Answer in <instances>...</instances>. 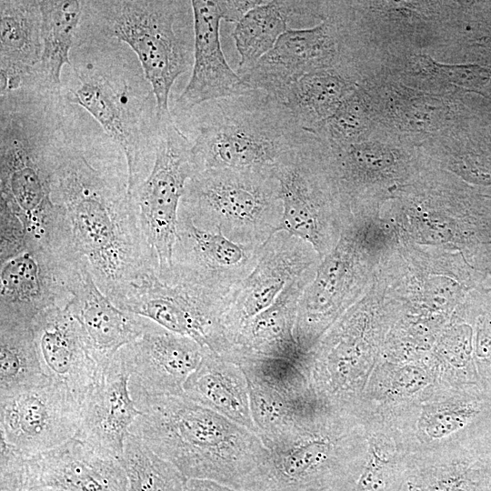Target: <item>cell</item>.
I'll return each mask as SVG.
<instances>
[{
    "label": "cell",
    "mask_w": 491,
    "mask_h": 491,
    "mask_svg": "<svg viewBox=\"0 0 491 491\" xmlns=\"http://www.w3.org/2000/svg\"><path fill=\"white\" fill-rule=\"evenodd\" d=\"M261 248L262 245L238 244L220 232L199 228L179 211L170 284L202 288L225 305L231 291L255 268Z\"/></svg>",
    "instance_id": "obj_15"
},
{
    "label": "cell",
    "mask_w": 491,
    "mask_h": 491,
    "mask_svg": "<svg viewBox=\"0 0 491 491\" xmlns=\"http://www.w3.org/2000/svg\"><path fill=\"white\" fill-rule=\"evenodd\" d=\"M261 441L268 457L246 491H351L366 456L358 415L323 404Z\"/></svg>",
    "instance_id": "obj_6"
},
{
    "label": "cell",
    "mask_w": 491,
    "mask_h": 491,
    "mask_svg": "<svg viewBox=\"0 0 491 491\" xmlns=\"http://www.w3.org/2000/svg\"><path fill=\"white\" fill-rule=\"evenodd\" d=\"M128 491H185L187 478L140 438L129 434L120 458Z\"/></svg>",
    "instance_id": "obj_31"
},
{
    "label": "cell",
    "mask_w": 491,
    "mask_h": 491,
    "mask_svg": "<svg viewBox=\"0 0 491 491\" xmlns=\"http://www.w3.org/2000/svg\"><path fill=\"white\" fill-rule=\"evenodd\" d=\"M194 174L215 168L274 167L316 135L276 97L257 89L200 105L179 115ZM193 174V175H194Z\"/></svg>",
    "instance_id": "obj_5"
},
{
    "label": "cell",
    "mask_w": 491,
    "mask_h": 491,
    "mask_svg": "<svg viewBox=\"0 0 491 491\" xmlns=\"http://www.w3.org/2000/svg\"><path fill=\"white\" fill-rule=\"evenodd\" d=\"M41 21L38 0L0 1V95L35 75L43 51Z\"/></svg>",
    "instance_id": "obj_25"
},
{
    "label": "cell",
    "mask_w": 491,
    "mask_h": 491,
    "mask_svg": "<svg viewBox=\"0 0 491 491\" xmlns=\"http://www.w3.org/2000/svg\"><path fill=\"white\" fill-rule=\"evenodd\" d=\"M194 61L191 77L175 100L173 115H183L205 103L253 89L228 65L222 50L220 0H192Z\"/></svg>",
    "instance_id": "obj_20"
},
{
    "label": "cell",
    "mask_w": 491,
    "mask_h": 491,
    "mask_svg": "<svg viewBox=\"0 0 491 491\" xmlns=\"http://www.w3.org/2000/svg\"><path fill=\"white\" fill-rule=\"evenodd\" d=\"M82 260L29 248L0 263V322L32 325L45 310L72 298Z\"/></svg>",
    "instance_id": "obj_14"
},
{
    "label": "cell",
    "mask_w": 491,
    "mask_h": 491,
    "mask_svg": "<svg viewBox=\"0 0 491 491\" xmlns=\"http://www.w3.org/2000/svg\"><path fill=\"white\" fill-rule=\"evenodd\" d=\"M0 215L17 219L29 248L79 258L55 170L75 107L37 82L0 95Z\"/></svg>",
    "instance_id": "obj_2"
},
{
    "label": "cell",
    "mask_w": 491,
    "mask_h": 491,
    "mask_svg": "<svg viewBox=\"0 0 491 491\" xmlns=\"http://www.w3.org/2000/svg\"><path fill=\"white\" fill-rule=\"evenodd\" d=\"M179 211L207 231L233 242L263 245L277 232L283 215L274 167L215 168L187 181Z\"/></svg>",
    "instance_id": "obj_8"
},
{
    "label": "cell",
    "mask_w": 491,
    "mask_h": 491,
    "mask_svg": "<svg viewBox=\"0 0 491 491\" xmlns=\"http://www.w3.org/2000/svg\"><path fill=\"white\" fill-rule=\"evenodd\" d=\"M32 329L44 374L65 386L79 403L103 366L95 358L80 324L66 306H57L40 314Z\"/></svg>",
    "instance_id": "obj_22"
},
{
    "label": "cell",
    "mask_w": 491,
    "mask_h": 491,
    "mask_svg": "<svg viewBox=\"0 0 491 491\" xmlns=\"http://www.w3.org/2000/svg\"><path fill=\"white\" fill-rule=\"evenodd\" d=\"M405 491H406V488H405Z\"/></svg>",
    "instance_id": "obj_37"
},
{
    "label": "cell",
    "mask_w": 491,
    "mask_h": 491,
    "mask_svg": "<svg viewBox=\"0 0 491 491\" xmlns=\"http://www.w3.org/2000/svg\"><path fill=\"white\" fill-rule=\"evenodd\" d=\"M191 144L172 115L158 121L155 158L148 176L131 193L141 229L165 283L174 276L173 254L180 202L193 175Z\"/></svg>",
    "instance_id": "obj_10"
},
{
    "label": "cell",
    "mask_w": 491,
    "mask_h": 491,
    "mask_svg": "<svg viewBox=\"0 0 491 491\" xmlns=\"http://www.w3.org/2000/svg\"><path fill=\"white\" fill-rule=\"evenodd\" d=\"M315 249L304 240L278 231L263 245L253 271L225 299L222 325L229 342L241 327L268 307L285 286L320 262Z\"/></svg>",
    "instance_id": "obj_17"
},
{
    "label": "cell",
    "mask_w": 491,
    "mask_h": 491,
    "mask_svg": "<svg viewBox=\"0 0 491 491\" xmlns=\"http://www.w3.org/2000/svg\"><path fill=\"white\" fill-rule=\"evenodd\" d=\"M79 405L68 388L50 378L0 393L1 441L34 455L75 436Z\"/></svg>",
    "instance_id": "obj_13"
},
{
    "label": "cell",
    "mask_w": 491,
    "mask_h": 491,
    "mask_svg": "<svg viewBox=\"0 0 491 491\" xmlns=\"http://www.w3.org/2000/svg\"><path fill=\"white\" fill-rule=\"evenodd\" d=\"M476 455L491 478V436L476 449Z\"/></svg>",
    "instance_id": "obj_35"
},
{
    "label": "cell",
    "mask_w": 491,
    "mask_h": 491,
    "mask_svg": "<svg viewBox=\"0 0 491 491\" xmlns=\"http://www.w3.org/2000/svg\"><path fill=\"white\" fill-rule=\"evenodd\" d=\"M262 3L258 0H220L223 20L237 24L250 10Z\"/></svg>",
    "instance_id": "obj_33"
},
{
    "label": "cell",
    "mask_w": 491,
    "mask_h": 491,
    "mask_svg": "<svg viewBox=\"0 0 491 491\" xmlns=\"http://www.w3.org/2000/svg\"><path fill=\"white\" fill-rule=\"evenodd\" d=\"M77 110L59 155L55 200L95 284L119 307L157 266L129 193L123 151L103 129L84 126Z\"/></svg>",
    "instance_id": "obj_1"
},
{
    "label": "cell",
    "mask_w": 491,
    "mask_h": 491,
    "mask_svg": "<svg viewBox=\"0 0 491 491\" xmlns=\"http://www.w3.org/2000/svg\"><path fill=\"white\" fill-rule=\"evenodd\" d=\"M431 73L449 82L470 88H485L491 83V71L475 65H447L429 57L423 61Z\"/></svg>",
    "instance_id": "obj_32"
},
{
    "label": "cell",
    "mask_w": 491,
    "mask_h": 491,
    "mask_svg": "<svg viewBox=\"0 0 491 491\" xmlns=\"http://www.w3.org/2000/svg\"><path fill=\"white\" fill-rule=\"evenodd\" d=\"M32 325L0 322V393L47 380Z\"/></svg>",
    "instance_id": "obj_30"
},
{
    "label": "cell",
    "mask_w": 491,
    "mask_h": 491,
    "mask_svg": "<svg viewBox=\"0 0 491 491\" xmlns=\"http://www.w3.org/2000/svg\"><path fill=\"white\" fill-rule=\"evenodd\" d=\"M70 61L76 84L63 87V95L89 113L123 151L131 195L155 158L158 118L153 88L135 54L115 39L75 38Z\"/></svg>",
    "instance_id": "obj_3"
},
{
    "label": "cell",
    "mask_w": 491,
    "mask_h": 491,
    "mask_svg": "<svg viewBox=\"0 0 491 491\" xmlns=\"http://www.w3.org/2000/svg\"><path fill=\"white\" fill-rule=\"evenodd\" d=\"M190 400L257 435L248 382L242 367L205 347L196 369L184 385Z\"/></svg>",
    "instance_id": "obj_26"
},
{
    "label": "cell",
    "mask_w": 491,
    "mask_h": 491,
    "mask_svg": "<svg viewBox=\"0 0 491 491\" xmlns=\"http://www.w3.org/2000/svg\"><path fill=\"white\" fill-rule=\"evenodd\" d=\"M337 53L336 28L325 19L311 28L286 30L275 46L240 76L253 89L279 98L303 76L330 68Z\"/></svg>",
    "instance_id": "obj_21"
},
{
    "label": "cell",
    "mask_w": 491,
    "mask_h": 491,
    "mask_svg": "<svg viewBox=\"0 0 491 491\" xmlns=\"http://www.w3.org/2000/svg\"><path fill=\"white\" fill-rule=\"evenodd\" d=\"M0 491L42 487L54 491H128L119 459L72 437L25 456L1 441Z\"/></svg>",
    "instance_id": "obj_11"
},
{
    "label": "cell",
    "mask_w": 491,
    "mask_h": 491,
    "mask_svg": "<svg viewBox=\"0 0 491 491\" xmlns=\"http://www.w3.org/2000/svg\"><path fill=\"white\" fill-rule=\"evenodd\" d=\"M120 308L188 336L225 359L232 353L222 325L225 302L202 288L168 284L152 273L133 287Z\"/></svg>",
    "instance_id": "obj_12"
},
{
    "label": "cell",
    "mask_w": 491,
    "mask_h": 491,
    "mask_svg": "<svg viewBox=\"0 0 491 491\" xmlns=\"http://www.w3.org/2000/svg\"><path fill=\"white\" fill-rule=\"evenodd\" d=\"M131 372L130 386L153 396H185L184 385L205 347L149 319L143 335L121 348Z\"/></svg>",
    "instance_id": "obj_19"
},
{
    "label": "cell",
    "mask_w": 491,
    "mask_h": 491,
    "mask_svg": "<svg viewBox=\"0 0 491 491\" xmlns=\"http://www.w3.org/2000/svg\"><path fill=\"white\" fill-rule=\"evenodd\" d=\"M16 491H54V490L49 489V488L32 487V488L19 489V490H16Z\"/></svg>",
    "instance_id": "obj_36"
},
{
    "label": "cell",
    "mask_w": 491,
    "mask_h": 491,
    "mask_svg": "<svg viewBox=\"0 0 491 491\" xmlns=\"http://www.w3.org/2000/svg\"><path fill=\"white\" fill-rule=\"evenodd\" d=\"M185 491H238L209 479L187 478Z\"/></svg>",
    "instance_id": "obj_34"
},
{
    "label": "cell",
    "mask_w": 491,
    "mask_h": 491,
    "mask_svg": "<svg viewBox=\"0 0 491 491\" xmlns=\"http://www.w3.org/2000/svg\"><path fill=\"white\" fill-rule=\"evenodd\" d=\"M353 90L348 79L327 68L303 76L277 99L306 131L317 135Z\"/></svg>",
    "instance_id": "obj_27"
},
{
    "label": "cell",
    "mask_w": 491,
    "mask_h": 491,
    "mask_svg": "<svg viewBox=\"0 0 491 491\" xmlns=\"http://www.w3.org/2000/svg\"><path fill=\"white\" fill-rule=\"evenodd\" d=\"M363 246L345 229L336 246L317 265L299 298L294 336L300 352L307 356L332 324L356 297Z\"/></svg>",
    "instance_id": "obj_16"
},
{
    "label": "cell",
    "mask_w": 491,
    "mask_h": 491,
    "mask_svg": "<svg viewBox=\"0 0 491 491\" xmlns=\"http://www.w3.org/2000/svg\"><path fill=\"white\" fill-rule=\"evenodd\" d=\"M142 414L129 432L186 478L246 491L268 457L255 433L185 396H153L129 385Z\"/></svg>",
    "instance_id": "obj_4"
},
{
    "label": "cell",
    "mask_w": 491,
    "mask_h": 491,
    "mask_svg": "<svg viewBox=\"0 0 491 491\" xmlns=\"http://www.w3.org/2000/svg\"><path fill=\"white\" fill-rule=\"evenodd\" d=\"M131 372L119 349L102 366L95 384L84 395L74 437L97 452L119 459L135 419L142 414L132 397Z\"/></svg>",
    "instance_id": "obj_18"
},
{
    "label": "cell",
    "mask_w": 491,
    "mask_h": 491,
    "mask_svg": "<svg viewBox=\"0 0 491 491\" xmlns=\"http://www.w3.org/2000/svg\"><path fill=\"white\" fill-rule=\"evenodd\" d=\"M293 18V1H263L235 25L232 37L240 55L239 75L275 46Z\"/></svg>",
    "instance_id": "obj_29"
},
{
    "label": "cell",
    "mask_w": 491,
    "mask_h": 491,
    "mask_svg": "<svg viewBox=\"0 0 491 491\" xmlns=\"http://www.w3.org/2000/svg\"><path fill=\"white\" fill-rule=\"evenodd\" d=\"M77 37L125 44L137 56L156 101L158 121L172 116L169 99L175 80L194 61L191 1H82Z\"/></svg>",
    "instance_id": "obj_7"
},
{
    "label": "cell",
    "mask_w": 491,
    "mask_h": 491,
    "mask_svg": "<svg viewBox=\"0 0 491 491\" xmlns=\"http://www.w3.org/2000/svg\"><path fill=\"white\" fill-rule=\"evenodd\" d=\"M283 215L277 230L309 244L320 259L336 246L346 218L325 161V147L315 135L275 166Z\"/></svg>",
    "instance_id": "obj_9"
},
{
    "label": "cell",
    "mask_w": 491,
    "mask_h": 491,
    "mask_svg": "<svg viewBox=\"0 0 491 491\" xmlns=\"http://www.w3.org/2000/svg\"><path fill=\"white\" fill-rule=\"evenodd\" d=\"M43 51L34 78L45 87L63 90L61 72L70 55L83 14L82 1L38 0Z\"/></svg>",
    "instance_id": "obj_28"
},
{
    "label": "cell",
    "mask_w": 491,
    "mask_h": 491,
    "mask_svg": "<svg viewBox=\"0 0 491 491\" xmlns=\"http://www.w3.org/2000/svg\"><path fill=\"white\" fill-rule=\"evenodd\" d=\"M312 267L287 284L277 298L237 332L227 360L238 356H257L307 362L295 339L294 327L299 298L314 276Z\"/></svg>",
    "instance_id": "obj_24"
},
{
    "label": "cell",
    "mask_w": 491,
    "mask_h": 491,
    "mask_svg": "<svg viewBox=\"0 0 491 491\" xmlns=\"http://www.w3.org/2000/svg\"><path fill=\"white\" fill-rule=\"evenodd\" d=\"M66 306L80 324L100 366L119 349L137 340L149 321L115 305L99 289L84 259Z\"/></svg>",
    "instance_id": "obj_23"
}]
</instances>
